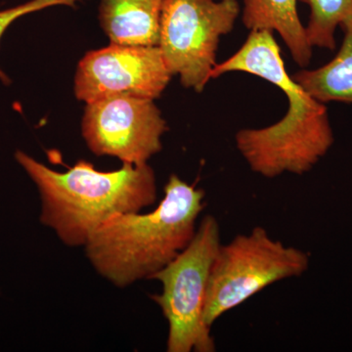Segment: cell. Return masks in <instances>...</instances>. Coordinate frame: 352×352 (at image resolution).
Wrapping results in <instances>:
<instances>
[{"instance_id":"obj_10","label":"cell","mask_w":352,"mask_h":352,"mask_svg":"<svg viewBox=\"0 0 352 352\" xmlns=\"http://www.w3.org/2000/svg\"><path fill=\"white\" fill-rule=\"evenodd\" d=\"M298 0H244L242 21L250 31L276 32L283 38L292 57L307 67L312 57L305 27L298 12Z\"/></svg>"},{"instance_id":"obj_2","label":"cell","mask_w":352,"mask_h":352,"mask_svg":"<svg viewBox=\"0 0 352 352\" xmlns=\"http://www.w3.org/2000/svg\"><path fill=\"white\" fill-rule=\"evenodd\" d=\"M15 160L38 190L41 223L68 247H85L108 219L141 212L157 201L156 175L148 164L99 171L80 160L59 173L23 151L15 153Z\"/></svg>"},{"instance_id":"obj_9","label":"cell","mask_w":352,"mask_h":352,"mask_svg":"<svg viewBox=\"0 0 352 352\" xmlns=\"http://www.w3.org/2000/svg\"><path fill=\"white\" fill-rule=\"evenodd\" d=\"M164 0H101L99 20L111 43L156 46Z\"/></svg>"},{"instance_id":"obj_8","label":"cell","mask_w":352,"mask_h":352,"mask_svg":"<svg viewBox=\"0 0 352 352\" xmlns=\"http://www.w3.org/2000/svg\"><path fill=\"white\" fill-rule=\"evenodd\" d=\"M171 74L159 46L120 45L87 52L76 69L75 94L85 104L113 98H159Z\"/></svg>"},{"instance_id":"obj_1","label":"cell","mask_w":352,"mask_h":352,"mask_svg":"<svg viewBox=\"0 0 352 352\" xmlns=\"http://www.w3.org/2000/svg\"><path fill=\"white\" fill-rule=\"evenodd\" d=\"M273 32L251 31L229 59L217 64L212 78L243 72L279 87L288 99V111L276 124L263 129H241L236 147L250 168L266 178L284 173L302 175L314 168L333 144L326 104L307 94L287 73Z\"/></svg>"},{"instance_id":"obj_12","label":"cell","mask_w":352,"mask_h":352,"mask_svg":"<svg viewBox=\"0 0 352 352\" xmlns=\"http://www.w3.org/2000/svg\"><path fill=\"white\" fill-rule=\"evenodd\" d=\"M310 9L305 27L312 47L333 50L338 28L352 18V0H298Z\"/></svg>"},{"instance_id":"obj_4","label":"cell","mask_w":352,"mask_h":352,"mask_svg":"<svg viewBox=\"0 0 352 352\" xmlns=\"http://www.w3.org/2000/svg\"><path fill=\"white\" fill-rule=\"evenodd\" d=\"M221 245L220 226L208 214L187 247L153 275L162 292L151 298L168 324V352H214V337L204 319L210 271Z\"/></svg>"},{"instance_id":"obj_5","label":"cell","mask_w":352,"mask_h":352,"mask_svg":"<svg viewBox=\"0 0 352 352\" xmlns=\"http://www.w3.org/2000/svg\"><path fill=\"white\" fill-rule=\"evenodd\" d=\"M309 263L307 252L273 239L261 226L221 244L208 280L204 307L206 324L212 328L222 315L270 285L302 276Z\"/></svg>"},{"instance_id":"obj_13","label":"cell","mask_w":352,"mask_h":352,"mask_svg":"<svg viewBox=\"0 0 352 352\" xmlns=\"http://www.w3.org/2000/svg\"><path fill=\"white\" fill-rule=\"evenodd\" d=\"M78 1H80V0H30L25 3L14 6L12 8L0 10V39L6 34L9 25H11L13 22L19 19L22 16L43 10V9L48 8V7L57 6H75ZM0 80L6 85L10 82L8 76L1 69H0Z\"/></svg>"},{"instance_id":"obj_11","label":"cell","mask_w":352,"mask_h":352,"mask_svg":"<svg viewBox=\"0 0 352 352\" xmlns=\"http://www.w3.org/2000/svg\"><path fill=\"white\" fill-rule=\"evenodd\" d=\"M344 38L336 56L314 69H302L292 76L316 100L352 104V18L340 25Z\"/></svg>"},{"instance_id":"obj_6","label":"cell","mask_w":352,"mask_h":352,"mask_svg":"<svg viewBox=\"0 0 352 352\" xmlns=\"http://www.w3.org/2000/svg\"><path fill=\"white\" fill-rule=\"evenodd\" d=\"M240 13L237 0H164L157 46L183 87L201 92L212 80L220 38Z\"/></svg>"},{"instance_id":"obj_3","label":"cell","mask_w":352,"mask_h":352,"mask_svg":"<svg viewBox=\"0 0 352 352\" xmlns=\"http://www.w3.org/2000/svg\"><path fill=\"white\" fill-rule=\"evenodd\" d=\"M205 196L204 190L171 175L152 212L116 215L92 234L85 245L88 261L118 288L151 279L191 242Z\"/></svg>"},{"instance_id":"obj_7","label":"cell","mask_w":352,"mask_h":352,"mask_svg":"<svg viewBox=\"0 0 352 352\" xmlns=\"http://www.w3.org/2000/svg\"><path fill=\"white\" fill-rule=\"evenodd\" d=\"M82 131L97 156L141 166L161 151L168 124L152 99L113 97L87 104Z\"/></svg>"}]
</instances>
